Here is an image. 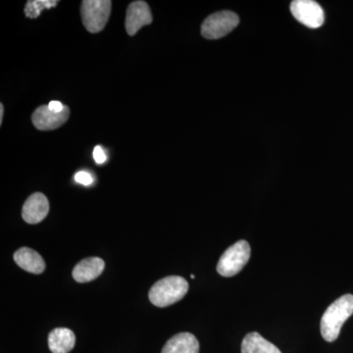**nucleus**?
Returning a JSON list of instances; mask_svg holds the SVG:
<instances>
[{"mask_svg":"<svg viewBox=\"0 0 353 353\" xmlns=\"http://www.w3.org/2000/svg\"><path fill=\"white\" fill-rule=\"evenodd\" d=\"M58 4L57 0H29L26 3L25 15L28 18L34 19L41 15V11L44 9L52 8Z\"/></svg>","mask_w":353,"mask_h":353,"instance_id":"nucleus-15","label":"nucleus"},{"mask_svg":"<svg viewBox=\"0 0 353 353\" xmlns=\"http://www.w3.org/2000/svg\"><path fill=\"white\" fill-rule=\"evenodd\" d=\"M105 263L99 257H88L79 262L73 270V278L78 283H88L101 275Z\"/></svg>","mask_w":353,"mask_h":353,"instance_id":"nucleus-10","label":"nucleus"},{"mask_svg":"<svg viewBox=\"0 0 353 353\" xmlns=\"http://www.w3.org/2000/svg\"><path fill=\"white\" fill-rule=\"evenodd\" d=\"M189 290V283L183 277L169 276L158 281L150 289V301L157 307H167L183 299Z\"/></svg>","mask_w":353,"mask_h":353,"instance_id":"nucleus-2","label":"nucleus"},{"mask_svg":"<svg viewBox=\"0 0 353 353\" xmlns=\"http://www.w3.org/2000/svg\"><path fill=\"white\" fill-rule=\"evenodd\" d=\"M75 345V334L70 329H54L48 336V347L52 353H69Z\"/></svg>","mask_w":353,"mask_h":353,"instance_id":"nucleus-13","label":"nucleus"},{"mask_svg":"<svg viewBox=\"0 0 353 353\" xmlns=\"http://www.w3.org/2000/svg\"><path fill=\"white\" fill-rule=\"evenodd\" d=\"M161 353H199V343L192 334H175L167 341Z\"/></svg>","mask_w":353,"mask_h":353,"instance_id":"nucleus-12","label":"nucleus"},{"mask_svg":"<svg viewBox=\"0 0 353 353\" xmlns=\"http://www.w3.org/2000/svg\"><path fill=\"white\" fill-rule=\"evenodd\" d=\"M152 10L145 1H134L130 4L126 14V30L130 36H134L143 27L152 24Z\"/></svg>","mask_w":353,"mask_h":353,"instance_id":"nucleus-8","label":"nucleus"},{"mask_svg":"<svg viewBox=\"0 0 353 353\" xmlns=\"http://www.w3.org/2000/svg\"><path fill=\"white\" fill-rule=\"evenodd\" d=\"M290 12L296 20L311 29H317L324 24V11L313 0H294L290 3Z\"/></svg>","mask_w":353,"mask_h":353,"instance_id":"nucleus-6","label":"nucleus"},{"mask_svg":"<svg viewBox=\"0 0 353 353\" xmlns=\"http://www.w3.org/2000/svg\"><path fill=\"white\" fill-rule=\"evenodd\" d=\"M74 178H75L77 183H81L83 185H90L94 182L92 175L85 171L78 172Z\"/></svg>","mask_w":353,"mask_h":353,"instance_id":"nucleus-16","label":"nucleus"},{"mask_svg":"<svg viewBox=\"0 0 353 353\" xmlns=\"http://www.w3.org/2000/svg\"><path fill=\"white\" fill-rule=\"evenodd\" d=\"M190 278L194 279V275H190Z\"/></svg>","mask_w":353,"mask_h":353,"instance_id":"nucleus-20","label":"nucleus"},{"mask_svg":"<svg viewBox=\"0 0 353 353\" xmlns=\"http://www.w3.org/2000/svg\"><path fill=\"white\" fill-rule=\"evenodd\" d=\"M50 202L44 194L36 192L26 201L23 206V219L28 224H38L48 214Z\"/></svg>","mask_w":353,"mask_h":353,"instance_id":"nucleus-9","label":"nucleus"},{"mask_svg":"<svg viewBox=\"0 0 353 353\" xmlns=\"http://www.w3.org/2000/svg\"><path fill=\"white\" fill-rule=\"evenodd\" d=\"M250 259V246L248 241H236L223 253L217 264V272L223 277H233L243 270Z\"/></svg>","mask_w":353,"mask_h":353,"instance_id":"nucleus-3","label":"nucleus"},{"mask_svg":"<svg viewBox=\"0 0 353 353\" xmlns=\"http://www.w3.org/2000/svg\"><path fill=\"white\" fill-rule=\"evenodd\" d=\"M3 115H4V106H3V104L0 103V124H2V121H3Z\"/></svg>","mask_w":353,"mask_h":353,"instance_id":"nucleus-19","label":"nucleus"},{"mask_svg":"<svg viewBox=\"0 0 353 353\" xmlns=\"http://www.w3.org/2000/svg\"><path fill=\"white\" fill-rule=\"evenodd\" d=\"M48 108L53 111V112L59 113L64 110L65 105L60 101H50V104H48Z\"/></svg>","mask_w":353,"mask_h":353,"instance_id":"nucleus-18","label":"nucleus"},{"mask_svg":"<svg viewBox=\"0 0 353 353\" xmlns=\"http://www.w3.org/2000/svg\"><path fill=\"white\" fill-rule=\"evenodd\" d=\"M70 109L65 106L62 112L57 113L51 111L48 105L39 106L32 113V121L34 126L39 131H51L61 127L68 120Z\"/></svg>","mask_w":353,"mask_h":353,"instance_id":"nucleus-7","label":"nucleus"},{"mask_svg":"<svg viewBox=\"0 0 353 353\" xmlns=\"http://www.w3.org/2000/svg\"><path fill=\"white\" fill-rule=\"evenodd\" d=\"M111 6L110 0H83L81 14L85 29L92 34L102 31L110 17Z\"/></svg>","mask_w":353,"mask_h":353,"instance_id":"nucleus-4","label":"nucleus"},{"mask_svg":"<svg viewBox=\"0 0 353 353\" xmlns=\"http://www.w3.org/2000/svg\"><path fill=\"white\" fill-rule=\"evenodd\" d=\"M240 23V18L232 11H219L209 16L201 26V34L208 39L224 38Z\"/></svg>","mask_w":353,"mask_h":353,"instance_id":"nucleus-5","label":"nucleus"},{"mask_svg":"<svg viewBox=\"0 0 353 353\" xmlns=\"http://www.w3.org/2000/svg\"><path fill=\"white\" fill-rule=\"evenodd\" d=\"M241 353H282L275 345L256 332L246 334L241 343Z\"/></svg>","mask_w":353,"mask_h":353,"instance_id":"nucleus-14","label":"nucleus"},{"mask_svg":"<svg viewBox=\"0 0 353 353\" xmlns=\"http://www.w3.org/2000/svg\"><path fill=\"white\" fill-rule=\"evenodd\" d=\"M352 314V294H345L334 301L325 311L321 319L320 329L323 339L328 343L336 341L340 336L341 327Z\"/></svg>","mask_w":353,"mask_h":353,"instance_id":"nucleus-1","label":"nucleus"},{"mask_svg":"<svg viewBox=\"0 0 353 353\" xmlns=\"http://www.w3.org/2000/svg\"><path fill=\"white\" fill-rule=\"evenodd\" d=\"M94 159L97 164H102L106 161L108 157H106L105 152L102 150L101 146H95L94 150Z\"/></svg>","mask_w":353,"mask_h":353,"instance_id":"nucleus-17","label":"nucleus"},{"mask_svg":"<svg viewBox=\"0 0 353 353\" xmlns=\"http://www.w3.org/2000/svg\"><path fill=\"white\" fill-rule=\"evenodd\" d=\"M14 260L20 268L30 273L41 274L46 269L43 257L32 248H20L14 254Z\"/></svg>","mask_w":353,"mask_h":353,"instance_id":"nucleus-11","label":"nucleus"}]
</instances>
